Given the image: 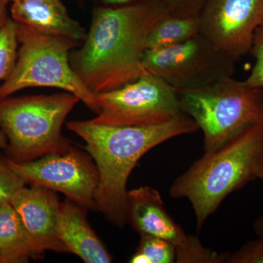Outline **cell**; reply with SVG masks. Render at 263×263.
I'll use <instances>...</instances> for the list:
<instances>
[{
	"instance_id": "cell-1",
	"label": "cell",
	"mask_w": 263,
	"mask_h": 263,
	"mask_svg": "<svg viewBox=\"0 0 263 263\" xmlns=\"http://www.w3.org/2000/svg\"><path fill=\"white\" fill-rule=\"evenodd\" d=\"M165 13L157 0L95 6L84 42L69 57L72 70L93 95L119 89L148 72L143 65L147 35Z\"/></svg>"
},
{
	"instance_id": "cell-8",
	"label": "cell",
	"mask_w": 263,
	"mask_h": 263,
	"mask_svg": "<svg viewBox=\"0 0 263 263\" xmlns=\"http://www.w3.org/2000/svg\"><path fill=\"white\" fill-rule=\"evenodd\" d=\"M234 60L198 34L187 41L157 50H146L143 65L176 90L206 87L233 77Z\"/></svg>"
},
{
	"instance_id": "cell-22",
	"label": "cell",
	"mask_w": 263,
	"mask_h": 263,
	"mask_svg": "<svg viewBox=\"0 0 263 263\" xmlns=\"http://www.w3.org/2000/svg\"><path fill=\"white\" fill-rule=\"evenodd\" d=\"M166 12L181 15H200L208 0H157Z\"/></svg>"
},
{
	"instance_id": "cell-20",
	"label": "cell",
	"mask_w": 263,
	"mask_h": 263,
	"mask_svg": "<svg viewBox=\"0 0 263 263\" xmlns=\"http://www.w3.org/2000/svg\"><path fill=\"white\" fill-rule=\"evenodd\" d=\"M249 53L255 59V64L245 82L253 87L263 88V23L256 30Z\"/></svg>"
},
{
	"instance_id": "cell-11",
	"label": "cell",
	"mask_w": 263,
	"mask_h": 263,
	"mask_svg": "<svg viewBox=\"0 0 263 263\" xmlns=\"http://www.w3.org/2000/svg\"><path fill=\"white\" fill-rule=\"evenodd\" d=\"M199 16L200 34L236 62L263 23V0H208Z\"/></svg>"
},
{
	"instance_id": "cell-26",
	"label": "cell",
	"mask_w": 263,
	"mask_h": 263,
	"mask_svg": "<svg viewBox=\"0 0 263 263\" xmlns=\"http://www.w3.org/2000/svg\"><path fill=\"white\" fill-rule=\"evenodd\" d=\"M256 176L257 179H261L263 181V152L259 157L257 162V167H256Z\"/></svg>"
},
{
	"instance_id": "cell-12",
	"label": "cell",
	"mask_w": 263,
	"mask_h": 263,
	"mask_svg": "<svg viewBox=\"0 0 263 263\" xmlns=\"http://www.w3.org/2000/svg\"><path fill=\"white\" fill-rule=\"evenodd\" d=\"M10 203L22 218L34 245L46 251L67 252L57 234V219L61 202L49 189L31 186L20 189Z\"/></svg>"
},
{
	"instance_id": "cell-13",
	"label": "cell",
	"mask_w": 263,
	"mask_h": 263,
	"mask_svg": "<svg viewBox=\"0 0 263 263\" xmlns=\"http://www.w3.org/2000/svg\"><path fill=\"white\" fill-rule=\"evenodd\" d=\"M86 211L68 198L61 202L57 236L68 253L79 256L85 262H111V255L87 220Z\"/></svg>"
},
{
	"instance_id": "cell-24",
	"label": "cell",
	"mask_w": 263,
	"mask_h": 263,
	"mask_svg": "<svg viewBox=\"0 0 263 263\" xmlns=\"http://www.w3.org/2000/svg\"><path fill=\"white\" fill-rule=\"evenodd\" d=\"M11 0H0V31L4 27L8 19V7Z\"/></svg>"
},
{
	"instance_id": "cell-18",
	"label": "cell",
	"mask_w": 263,
	"mask_h": 263,
	"mask_svg": "<svg viewBox=\"0 0 263 263\" xmlns=\"http://www.w3.org/2000/svg\"><path fill=\"white\" fill-rule=\"evenodd\" d=\"M17 24L9 18L0 31V81H4L14 67L18 51ZM7 140L0 131V149L5 148Z\"/></svg>"
},
{
	"instance_id": "cell-4",
	"label": "cell",
	"mask_w": 263,
	"mask_h": 263,
	"mask_svg": "<svg viewBox=\"0 0 263 263\" xmlns=\"http://www.w3.org/2000/svg\"><path fill=\"white\" fill-rule=\"evenodd\" d=\"M80 101L67 91L1 99L0 131L7 140L6 158L24 163L69 151L70 141L62 127Z\"/></svg>"
},
{
	"instance_id": "cell-7",
	"label": "cell",
	"mask_w": 263,
	"mask_h": 263,
	"mask_svg": "<svg viewBox=\"0 0 263 263\" xmlns=\"http://www.w3.org/2000/svg\"><path fill=\"white\" fill-rule=\"evenodd\" d=\"M100 111L93 122L120 127H148L184 115L176 89L146 72L122 87L95 95Z\"/></svg>"
},
{
	"instance_id": "cell-27",
	"label": "cell",
	"mask_w": 263,
	"mask_h": 263,
	"mask_svg": "<svg viewBox=\"0 0 263 263\" xmlns=\"http://www.w3.org/2000/svg\"><path fill=\"white\" fill-rule=\"evenodd\" d=\"M0 263H1V258H0Z\"/></svg>"
},
{
	"instance_id": "cell-16",
	"label": "cell",
	"mask_w": 263,
	"mask_h": 263,
	"mask_svg": "<svg viewBox=\"0 0 263 263\" xmlns=\"http://www.w3.org/2000/svg\"><path fill=\"white\" fill-rule=\"evenodd\" d=\"M199 15H176L166 12L150 29L146 50L171 47L200 34Z\"/></svg>"
},
{
	"instance_id": "cell-25",
	"label": "cell",
	"mask_w": 263,
	"mask_h": 263,
	"mask_svg": "<svg viewBox=\"0 0 263 263\" xmlns=\"http://www.w3.org/2000/svg\"><path fill=\"white\" fill-rule=\"evenodd\" d=\"M254 230L258 238L263 239V216L257 219L254 223Z\"/></svg>"
},
{
	"instance_id": "cell-10",
	"label": "cell",
	"mask_w": 263,
	"mask_h": 263,
	"mask_svg": "<svg viewBox=\"0 0 263 263\" xmlns=\"http://www.w3.org/2000/svg\"><path fill=\"white\" fill-rule=\"evenodd\" d=\"M127 223L139 234L159 237L176 248L177 263L226 262L228 253L205 248L197 237L189 235L175 222L164 208L158 190L151 186L128 190Z\"/></svg>"
},
{
	"instance_id": "cell-2",
	"label": "cell",
	"mask_w": 263,
	"mask_h": 263,
	"mask_svg": "<svg viewBox=\"0 0 263 263\" xmlns=\"http://www.w3.org/2000/svg\"><path fill=\"white\" fill-rule=\"evenodd\" d=\"M67 127L84 140L85 149L98 169L95 209L120 228L127 223V183L138 161L161 143L198 129L186 115L148 127L109 126L86 120L72 121Z\"/></svg>"
},
{
	"instance_id": "cell-5",
	"label": "cell",
	"mask_w": 263,
	"mask_h": 263,
	"mask_svg": "<svg viewBox=\"0 0 263 263\" xmlns=\"http://www.w3.org/2000/svg\"><path fill=\"white\" fill-rule=\"evenodd\" d=\"M16 24V61L9 76L0 85V100L27 88H57L75 95L98 114L100 109L95 95L81 82L69 60L70 52L82 43Z\"/></svg>"
},
{
	"instance_id": "cell-14",
	"label": "cell",
	"mask_w": 263,
	"mask_h": 263,
	"mask_svg": "<svg viewBox=\"0 0 263 263\" xmlns=\"http://www.w3.org/2000/svg\"><path fill=\"white\" fill-rule=\"evenodd\" d=\"M11 18L48 34L65 36L83 43L86 29L70 16L61 0H11Z\"/></svg>"
},
{
	"instance_id": "cell-23",
	"label": "cell",
	"mask_w": 263,
	"mask_h": 263,
	"mask_svg": "<svg viewBox=\"0 0 263 263\" xmlns=\"http://www.w3.org/2000/svg\"><path fill=\"white\" fill-rule=\"evenodd\" d=\"M94 2L95 6L97 7H113L126 6V5L137 4L142 3L146 0H92Z\"/></svg>"
},
{
	"instance_id": "cell-19",
	"label": "cell",
	"mask_w": 263,
	"mask_h": 263,
	"mask_svg": "<svg viewBox=\"0 0 263 263\" xmlns=\"http://www.w3.org/2000/svg\"><path fill=\"white\" fill-rule=\"evenodd\" d=\"M25 184L24 179L11 168L6 157H0V205L10 202Z\"/></svg>"
},
{
	"instance_id": "cell-17",
	"label": "cell",
	"mask_w": 263,
	"mask_h": 263,
	"mask_svg": "<svg viewBox=\"0 0 263 263\" xmlns=\"http://www.w3.org/2000/svg\"><path fill=\"white\" fill-rule=\"evenodd\" d=\"M141 235L139 246L131 257L132 263H173L176 262V248L167 240L149 234Z\"/></svg>"
},
{
	"instance_id": "cell-3",
	"label": "cell",
	"mask_w": 263,
	"mask_h": 263,
	"mask_svg": "<svg viewBox=\"0 0 263 263\" xmlns=\"http://www.w3.org/2000/svg\"><path fill=\"white\" fill-rule=\"evenodd\" d=\"M263 152V123L240 132L205 155L178 177L170 189L174 198H186L196 216L197 230L230 194L257 179L256 167Z\"/></svg>"
},
{
	"instance_id": "cell-6",
	"label": "cell",
	"mask_w": 263,
	"mask_h": 263,
	"mask_svg": "<svg viewBox=\"0 0 263 263\" xmlns=\"http://www.w3.org/2000/svg\"><path fill=\"white\" fill-rule=\"evenodd\" d=\"M176 91L183 113L203 133L205 152L219 148L246 128L263 123V88L230 77L206 87Z\"/></svg>"
},
{
	"instance_id": "cell-9",
	"label": "cell",
	"mask_w": 263,
	"mask_h": 263,
	"mask_svg": "<svg viewBox=\"0 0 263 263\" xmlns=\"http://www.w3.org/2000/svg\"><path fill=\"white\" fill-rule=\"evenodd\" d=\"M6 159L26 184L60 192L86 210L95 209L98 169L89 156L77 148L71 146L65 153L51 154L24 163Z\"/></svg>"
},
{
	"instance_id": "cell-21",
	"label": "cell",
	"mask_w": 263,
	"mask_h": 263,
	"mask_svg": "<svg viewBox=\"0 0 263 263\" xmlns=\"http://www.w3.org/2000/svg\"><path fill=\"white\" fill-rule=\"evenodd\" d=\"M228 263H263V239L251 240L241 248L228 254Z\"/></svg>"
},
{
	"instance_id": "cell-15",
	"label": "cell",
	"mask_w": 263,
	"mask_h": 263,
	"mask_svg": "<svg viewBox=\"0 0 263 263\" xmlns=\"http://www.w3.org/2000/svg\"><path fill=\"white\" fill-rule=\"evenodd\" d=\"M23 220L10 202L0 205V258L1 263H22L43 258Z\"/></svg>"
}]
</instances>
